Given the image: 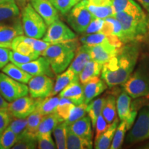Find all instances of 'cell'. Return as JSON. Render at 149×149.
Returning a JSON list of instances; mask_svg holds the SVG:
<instances>
[{
	"mask_svg": "<svg viewBox=\"0 0 149 149\" xmlns=\"http://www.w3.org/2000/svg\"><path fill=\"white\" fill-rule=\"evenodd\" d=\"M141 51L139 42L123 44L116 55L104 63L102 69V79L109 88L122 85L135 69Z\"/></svg>",
	"mask_w": 149,
	"mask_h": 149,
	"instance_id": "6da1fadb",
	"label": "cell"
},
{
	"mask_svg": "<svg viewBox=\"0 0 149 149\" xmlns=\"http://www.w3.org/2000/svg\"><path fill=\"white\" fill-rule=\"evenodd\" d=\"M122 25L124 44L146 40L149 31V17L144 10L137 13H117L114 15Z\"/></svg>",
	"mask_w": 149,
	"mask_h": 149,
	"instance_id": "7a4b0ae2",
	"label": "cell"
},
{
	"mask_svg": "<svg viewBox=\"0 0 149 149\" xmlns=\"http://www.w3.org/2000/svg\"><path fill=\"white\" fill-rule=\"evenodd\" d=\"M79 46L77 38L67 42L51 44L42 55L48 59L55 74L64 72L72 62Z\"/></svg>",
	"mask_w": 149,
	"mask_h": 149,
	"instance_id": "3957f363",
	"label": "cell"
},
{
	"mask_svg": "<svg viewBox=\"0 0 149 149\" xmlns=\"http://www.w3.org/2000/svg\"><path fill=\"white\" fill-rule=\"evenodd\" d=\"M123 89L132 98L149 97V55H142L139 63L128 79L122 84Z\"/></svg>",
	"mask_w": 149,
	"mask_h": 149,
	"instance_id": "277c9868",
	"label": "cell"
},
{
	"mask_svg": "<svg viewBox=\"0 0 149 149\" xmlns=\"http://www.w3.org/2000/svg\"><path fill=\"white\" fill-rule=\"evenodd\" d=\"M22 23L24 33L26 36L41 39L44 36L47 25L32 5L27 3L22 10Z\"/></svg>",
	"mask_w": 149,
	"mask_h": 149,
	"instance_id": "5b68a950",
	"label": "cell"
},
{
	"mask_svg": "<svg viewBox=\"0 0 149 149\" xmlns=\"http://www.w3.org/2000/svg\"><path fill=\"white\" fill-rule=\"evenodd\" d=\"M149 139V104L141 105L138 117L126 136V144H134Z\"/></svg>",
	"mask_w": 149,
	"mask_h": 149,
	"instance_id": "8992f818",
	"label": "cell"
},
{
	"mask_svg": "<svg viewBox=\"0 0 149 149\" xmlns=\"http://www.w3.org/2000/svg\"><path fill=\"white\" fill-rule=\"evenodd\" d=\"M93 18L87 7V0H81L67 14V22L77 33H85Z\"/></svg>",
	"mask_w": 149,
	"mask_h": 149,
	"instance_id": "52a82bcc",
	"label": "cell"
},
{
	"mask_svg": "<svg viewBox=\"0 0 149 149\" xmlns=\"http://www.w3.org/2000/svg\"><path fill=\"white\" fill-rule=\"evenodd\" d=\"M29 87L26 84L16 81L3 72H0V94L8 102L26 96Z\"/></svg>",
	"mask_w": 149,
	"mask_h": 149,
	"instance_id": "ba28073f",
	"label": "cell"
},
{
	"mask_svg": "<svg viewBox=\"0 0 149 149\" xmlns=\"http://www.w3.org/2000/svg\"><path fill=\"white\" fill-rule=\"evenodd\" d=\"M77 38V35L60 20H57L48 26L43 40L51 44L64 42Z\"/></svg>",
	"mask_w": 149,
	"mask_h": 149,
	"instance_id": "9c48e42d",
	"label": "cell"
},
{
	"mask_svg": "<svg viewBox=\"0 0 149 149\" xmlns=\"http://www.w3.org/2000/svg\"><path fill=\"white\" fill-rule=\"evenodd\" d=\"M30 95L33 98L51 96L54 87L53 77L42 74L33 76L28 83Z\"/></svg>",
	"mask_w": 149,
	"mask_h": 149,
	"instance_id": "30bf717a",
	"label": "cell"
},
{
	"mask_svg": "<svg viewBox=\"0 0 149 149\" xmlns=\"http://www.w3.org/2000/svg\"><path fill=\"white\" fill-rule=\"evenodd\" d=\"M37 99L24 96L8 104V109L14 118H27L36 110Z\"/></svg>",
	"mask_w": 149,
	"mask_h": 149,
	"instance_id": "8fae6325",
	"label": "cell"
},
{
	"mask_svg": "<svg viewBox=\"0 0 149 149\" xmlns=\"http://www.w3.org/2000/svg\"><path fill=\"white\" fill-rule=\"evenodd\" d=\"M91 59L104 64L116 55L119 48L111 42H107L94 46H88Z\"/></svg>",
	"mask_w": 149,
	"mask_h": 149,
	"instance_id": "7c38bea8",
	"label": "cell"
},
{
	"mask_svg": "<svg viewBox=\"0 0 149 149\" xmlns=\"http://www.w3.org/2000/svg\"><path fill=\"white\" fill-rule=\"evenodd\" d=\"M131 97L123 91L117 99V112L121 121H126L128 130L133 125L137 115L131 111Z\"/></svg>",
	"mask_w": 149,
	"mask_h": 149,
	"instance_id": "4fadbf2b",
	"label": "cell"
},
{
	"mask_svg": "<svg viewBox=\"0 0 149 149\" xmlns=\"http://www.w3.org/2000/svg\"><path fill=\"white\" fill-rule=\"evenodd\" d=\"M17 66L32 76L45 74L51 77H54L55 75V72L52 70L49 61L42 55L26 64L17 65Z\"/></svg>",
	"mask_w": 149,
	"mask_h": 149,
	"instance_id": "5bb4252c",
	"label": "cell"
},
{
	"mask_svg": "<svg viewBox=\"0 0 149 149\" xmlns=\"http://www.w3.org/2000/svg\"><path fill=\"white\" fill-rule=\"evenodd\" d=\"M31 4L49 26L59 19V13L50 0H31Z\"/></svg>",
	"mask_w": 149,
	"mask_h": 149,
	"instance_id": "9a60e30c",
	"label": "cell"
},
{
	"mask_svg": "<svg viewBox=\"0 0 149 149\" xmlns=\"http://www.w3.org/2000/svg\"><path fill=\"white\" fill-rule=\"evenodd\" d=\"M20 21V9L14 0H9L0 4V25L15 24Z\"/></svg>",
	"mask_w": 149,
	"mask_h": 149,
	"instance_id": "2e32d148",
	"label": "cell"
},
{
	"mask_svg": "<svg viewBox=\"0 0 149 149\" xmlns=\"http://www.w3.org/2000/svg\"><path fill=\"white\" fill-rule=\"evenodd\" d=\"M83 88L84 95V103L88 104L93 99L102 94L108 88V85L102 79L95 77L83 84Z\"/></svg>",
	"mask_w": 149,
	"mask_h": 149,
	"instance_id": "e0dca14e",
	"label": "cell"
},
{
	"mask_svg": "<svg viewBox=\"0 0 149 149\" xmlns=\"http://www.w3.org/2000/svg\"><path fill=\"white\" fill-rule=\"evenodd\" d=\"M24 30L22 21L15 24L0 25V44L8 46L11 48V42L16 37L23 35Z\"/></svg>",
	"mask_w": 149,
	"mask_h": 149,
	"instance_id": "ac0fdd59",
	"label": "cell"
},
{
	"mask_svg": "<svg viewBox=\"0 0 149 149\" xmlns=\"http://www.w3.org/2000/svg\"><path fill=\"white\" fill-rule=\"evenodd\" d=\"M59 97L68 99L74 105L83 104L84 102L83 84L79 79L72 81L59 93Z\"/></svg>",
	"mask_w": 149,
	"mask_h": 149,
	"instance_id": "d6986e66",
	"label": "cell"
},
{
	"mask_svg": "<svg viewBox=\"0 0 149 149\" xmlns=\"http://www.w3.org/2000/svg\"><path fill=\"white\" fill-rule=\"evenodd\" d=\"M80 42L87 46H94L104 42H111L119 48L122 47L123 44H124L117 37L114 35H107L101 32L83 35L80 38Z\"/></svg>",
	"mask_w": 149,
	"mask_h": 149,
	"instance_id": "ffe728a7",
	"label": "cell"
},
{
	"mask_svg": "<svg viewBox=\"0 0 149 149\" xmlns=\"http://www.w3.org/2000/svg\"><path fill=\"white\" fill-rule=\"evenodd\" d=\"M91 59L90 53L88 51V47L87 45L83 44L79 46L76 51L72 62L70 63L68 68L72 70L76 75L79 77L80 72L84 68L86 64Z\"/></svg>",
	"mask_w": 149,
	"mask_h": 149,
	"instance_id": "44dd1931",
	"label": "cell"
},
{
	"mask_svg": "<svg viewBox=\"0 0 149 149\" xmlns=\"http://www.w3.org/2000/svg\"><path fill=\"white\" fill-rule=\"evenodd\" d=\"M34 38L24 35L16 37L11 42V48L13 51L26 55H32L39 57L40 54L37 53L32 47V43Z\"/></svg>",
	"mask_w": 149,
	"mask_h": 149,
	"instance_id": "7402d4cb",
	"label": "cell"
},
{
	"mask_svg": "<svg viewBox=\"0 0 149 149\" xmlns=\"http://www.w3.org/2000/svg\"><path fill=\"white\" fill-rule=\"evenodd\" d=\"M91 121L88 116H84L74 122L71 125L68 126L72 132L83 138L92 140L93 131Z\"/></svg>",
	"mask_w": 149,
	"mask_h": 149,
	"instance_id": "603a6c76",
	"label": "cell"
},
{
	"mask_svg": "<svg viewBox=\"0 0 149 149\" xmlns=\"http://www.w3.org/2000/svg\"><path fill=\"white\" fill-rule=\"evenodd\" d=\"M118 118H115V120L110 124L109 128L105 132H104L97 139L95 140L94 146L96 149H108L111 147L112 141L114 137L115 130L119 125Z\"/></svg>",
	"mask_w": 149,
	"mask_h": 149,
	"instance_id": "cb8c5ba5",
	"label": "cell"
},
{
	"mask_svg": "<svg viewBox=\"0 0 149 149\" xmlns=\"http://www.w3.org/2000/svg\"><path fill=\"white\" fill-rule=\"evenodd\" d=\"M36 99V111L44 116L57 112V108L60 99L59 97L48 96L46 97Z\"/></svg>",
	"mask_w": 149,
	"mask_h": 149,
	"instance_id": "d4e9b609",
	"label": "cell"
},
{
	"mask_svg": "<svg viewBox=\"0 0 149 149\" xmlns=\"http://www.w3.org/2000/svg\"><path fill=\"white\" fill-rule=\"evenodd\" d=\"M101 33L107 35H114L118 37L124 44V33L121 23L115 17H109L104 19Z\"/></svg>",
	"mask_w": 149,
	"mask_h": 149,
	"instance_id": "484cf974",
	"label": "cell"
},
{
	"mask_svg": "<svg viewBox=\"0 0 149 149\" xmlns=\"http://www.w3.org/2000/svg\"><path fill=\"white\" fill-rule=\"evenodd\" d=\"M78 79L79 77L76 75L72 70L68 68L66 71L62 72L57 75L51 96H55L72 81Z\"/></svg>",
	"mask_w": 149,
	"mask_h": 149,
	"instance_id": "4316f807",
	"label": "cell"
},
{
	"mask_svg": "<svg viewBox=\"0 0 149 149\" xmlns=\"http://www.w3.org/2000/svg\"><path fill=\"white\" fill-rule=\"evenodd\" d=\"M66 148L68 149H91L93 141L84 139L74 134L69 128H67Z\"/></svg>",
	"mask_w": 149,
	"mask_h": 149,
	"instance_id": "83f0119b",
	"label": "cell"
},
{
	"mask_svg": "<svg viewBox=\"0 0 149 149\" xmlns=\"http://www.w3.org/2000/svg\"><path fill=\"white\" fill-rule=\"evenodd\" d=\"M103 64L91 59L86 64L79 75V80L81 84H84L91 79L95 77H99L102 72Z\"/></svg>",
	"mask_w": 149,
	"mask_h": 149,
	"instance_id": "f1b7e54d",
	"label": "cell"
},
{
	"mask_svg": "<svg viewBox=\"0 0 149 149\" xmlns=\"http://www.w3.org/2000/svg\"><path fill=\"white\" fill-rule=\"evenodd\" d=\"M1 70L3 73L7 74L12 79L22 83L28 84L29 80L33 77L32 75H31L13 63L7 64Z\"/></svg>",
	"mask_w": 149,
	"mask_h": 149,
	"instance_id": "f546056e",
	"label": "cell"
},
{
	"mask_svg": "<svg viewBox=\"0 0 149 149\" xmlns=\"http://www.w3.org/2000/svg\"><path fill=\"white\" fill-rule=\"evenodd\" d=\"M43 117H44V115L39 113L36 110L33 112L26 118L27 124L24 134L30 137L37 139L39 127H40Z\"/></svg>",
	"mask_w": 149,
	"mask_h": 149,
	"instance_id": "4dcf8cb0",
	"label": "cell"
},
{
	"mask_svg": "<svg viewBox=\"0 0 149 149\" xmlns=\"http://www.w3.org/2000/svg\"><path fill=\"white\" fill-rule=\"evenodd\" d=\"M117 113L116 97L113 95L106 97L102 108V114L109 124H111L116 118Z\"/></svg>",
	"mask_w": 149,
	"mask_h": 149,
	"instance_id": "1f68e13d",
	"label": "cell"
},
{
	"mask_svg": "<svg viewBox=\"0 0 149 149\" xmlns=\"http://www.w3.org/2000/svg\"><path fill=\"white\" fill-rule=\"evenodd\" d=\"M61 122H64V121L61 120L57 112L44 115L39 127L38 135L44 133H52L56 126Z\"/></svg>",
	"mask_w": 149,
	"mask_h": 149,
	"instance_id": "d6a6232c",
	"label": "cell"
},
{
	"mask_svg": "<svg viewBox=\"0 0 149 149\" xmlns=\"http://www.w3.org/2000/svg\"><path fill=\"white\" fill-rule=\"evenodd\" d=\"M115 14L117 13H137L143 10L134 0H112Z\"/></svg>",
	"mask_w": 149,
	"mask_h": 149,
	"instance_id": "836d02e7",
	"label": "cell"
},
{
	"mask_svg": "<svg viewBox=\"0 0 149 149\" xmlns=\"http://www.w3.org/2000/svg\"><path fill=\"white\" fill-rule=\"evenodd\" d=\"M105 97H100L95 100L94 101L91 102L87 104L86 111L88 114V117H90L91 124L93 128H95L97 120L100 114H102V108L105 101Z\"/></svg>",
	"mask_w": 149,
	"mask_h": 149,
	"instance_id": "e575fe53",
	"label": "cell"
},
{
	"mask_svg": "<svg viewBox=\"0 0 149 149\" xmlns=\"http://www.w3.org/2000/svg\"><path fill=\"white\" fill-rule=\"evenodd\" d=\"M67 128H68V126H67L65 121H64V122L59 123L53 130L57 148H66Z\"/></svg>",
	"mask_w": 149,
	"mask_h": 149,
	"instance_id": "d590c367",
	"label": "cell"
},
{
	"mask_svg": "<svg viewBox=\"0 0 149 149\" xmlns=\"http://www.w3.org/2000/svg\"><path fill=\"white\" fill-rule=\"evenodd\" d=\"M87 7L91 14L95 18L104 19L109 17H113L115 15L113 4L108 6H93L88 4L87 1Z\"/></svg>",
	"mask_w": 149,
	"mask_h": 149,
	"instance_id": "8d00e7d4",
	"label": "cell"
},
{
	"mask_svg": "<svg viewBox=\"0 0 149 149\" xmlns=\"http://www.w3.org/2000/svg\"><path fill=\"white\" fill-rule=\"evenodd\" d=\"M127 130L128 128L126 122L124 120L121 121V122L119 124L118 126H117L116 130H115L114 137H113L110 148L118 149L122 147Z\"/></svg>",
	"mask_w": 149,
	"mask_h": 149,
	"instance_id": "74e56055",
	"label": "cell"
},
{
	"mask_svg": "<svg viewBox=\"0 0 149 149\" xmlns=\"http://www.w3.org/2000/svg\"><path fill=\"white\" fill-rule=\"evenodd\" d=\"M17 139L18 136L8 127L0 135V149L12 148Z\"/></svg>",
	"mask_w": 149,
	"mask_h": 149,
	"instance_id": "f35d334b",
	"label": "cell"
},
{
	"mask_svg": "<svg viewBox=\"0 0 149 149\" xmlns=\"http://www.w3.org/2000/svg\"><path fill=\"white\" fill-rule=\"evenodd\" d=\"M74 107V104L65 97H60L59 102L57 108V113L63 121H66L69 116L70 111L72 108Z\"/></svg>",
	"mask_w": 149,
	"mask_h": 149,
	"instance_id": "ab89813d",
	"label": "cell"
},
{
	"mask_svg": "<svg viewBox=\"0 0 149 149\" xmlns=\"http://www.w3.org/2000/svg\"><path fill=\"white\" fill-rule=\"evenodd\" d=\"M81 0H50L55 8L62 15H66Z\"/></svg>",
	"mask_w": 149,
	"mask_h": 149,
	"instance_id": "60d3db41",
	"label": "cell"
},
{
	"mask_svg": "<svg viewBox=\"0 0 149 149\" xmlns=\"http://www.w3.org/2000/svg\"><path fill=\"white\" fill-rule=\"evenodd\" d=\"M86 107L87 104L84 103L79 104V105H74V107L72 108L70 111L68 119L65 121L67 126L71 125L74 122L81 119V117L86 116V113H87Z\"/></svg>",
	"mask_w": 149,
	"mask_h": 149,
	"instance_id": "b9f144b4",
	"label": "cell"
},
{
	"mask_svg": "<svg viewBox=\"0 0 149 149\" xmlns=\"http://www.w3.org/2000/svg\"><path fill=\"white\" fill-rule=\"evenodd\" d=\"M37 146V140L27 136L25 134H22L18 137L14 146L12 147L13 149H32L36 148Z\"/></svg>",
	"mask_w": 149,
	"mask_h": 149,
	"instance_id": "7bdbcfd3",
	"label": "cell"
},
{
	"mask_svg": "<svg viewBox=\"0 0 149 149\" xmlns=\"http://www.w3.org/2000/svg\"><path fill=\"white\" fill-rule=\"evenodd\" d=\"M37 148L40 149H54L56 145L52 138L51 133H44L37 135Z\"/></svg>",
	"mask_w": 149,
	"mask_h": 149,
	"instance_id": "ee69618b",
	"label": "cell"
},
{
	"mask_svg": "<svg viewBox=\"0 0 149 149\" xmlns=\"http://www.w3.org/2000/svg\"><path fill=\"white\" fill-rule=\"evenodd\" d=\"M38 58L37 57L32 55H26L23 54L19 53L14 51H10V61L15 65L26 64L34 59Z\"/></svg>",
	"mask_w": 149,
	"mask_h": 149,
	"instance_id": "f6af8a7d",
	"label": "cell"
},
{
	"mask_svg": "<svg viewBox=\"0 0 149 149\" xmlns=\"http://www.w3.org/2000/svg\"><path fill=\"white\" fill-rule=\"evenodd\" d=\"M13 118L8 108L0 109V135L8 127Z\"/></svg>",
	"mask_w": 149,
	"mask_h": 149,
	"instance_id": "bcb514c9",
	"label": "cell"
},
{
	"mask_svg": "<svg viewBox=\"0 0 149 149\" xmlns=\"http://www.w3.org/2000/svg\"><path fill=\"white\" fill-rule=\"evenodd\" d=\"M27 124V119L26 118H13L12 122H10V125L8 126L9 128H10L13 130V131L18 136V137L20 135L24 133L26 129V126Z\"/></svg>",
	"mask_w": 149,
	"mask_h": 149,
	"instance_id": "7dc6e473",
	"label": "cell"
},
{
	"mask_svg": "<svg viewBox=\"0 0 149 149\" xmlns=\"http://www.w3.org/2000/svg\"><path fill=\"white\" fill-rule=\"evenodd\" d=\"M110 124L107 122L105 118L103 117L102 114H100V116L98 117L95 126V140L98 138L100 135H102L104 132H105L109 128Z\"/></svg>",
	"mask_w": 149,
	"mask_h": 149,
	"instance_id": "c3c4849f",
	"label": "cell"
},
{
	"mask_svg": "<svg viewBox=\"0 0 149 149\" xmlns=\"http://www.w3.org/2000/svg\"><path fill=\"white\" fill-rule=\"evenodd\" d=\"M104 19L94 17L92 19V21L91 22V23L89 24L85 33L86 34H91V33L101 32V30L104 25Z\"/></svg>",
	"mask_w": 149,
	"mask_h": 149,
	"instance_id": "681fc988",
	"label": "cell"
},
{
	"mask_svg": "<svg viewBox=\"0 0 149 149\" xmlns=\"http://www.w3.org/2000/svg\"><path fill=\"white\" fill-rule=\"evenodd\" d=\"M50 45H51L50 43L45 42L44 40H40V39L35 38H34L32 43V47L34 51L37 53L40 54V55H42L43 52L45 51Z\"/></svg>",
	"mask_w": 149,
	"mask_h": 149,
	"instance_id": "f907efd6",
	"label": "cell"
},
{
	"mask_svg": "<svg viewBox=\"0 0 149 149\" xmlns=\"http://www.w3.org/2000/svg\"><path fill=\"white\" fill-rule=\"evenodd\" d=\"M10 48L0 46V70H1L10 61Z\"/></svg>",
	"mask_w": 149,
	"mask_h": 149,
	"instance_id": "816d5d0a",
	"label": "cell"
},
{
	"mask_svg": "<svg viewBox=\"0 0 149 149\" xmlns=\"http://www.w3.org/2000/svg\"><path fill=\"white\" fill-rule=\"evenodd\" d=\"M136 1L141 3V6L146 9L149 15V0H136Z\"/></svg>",
	"mask_w": 149,
	"mask_h": 149,
	"instance_id": "f5cc1de1",
	"label": "cell"
},
{
	"mask_svg": "<svg viewBox=\"0 0 149 149\" xmlns=\"http://www.w3.org/2000/svg\"><path fill=\"white\" fill-rule=\"evenodd\" d=\"M14 1L16 3V4L18 6V7L21 10H22L26 6V5L28 3L26 0H14Z\"/></svg>",
	"mask_w": 149,
	"mask_h": 149,
	"instance_id": "db71d44e",
	"label": "cell"
},
{
	"mask_svg": "<svg viewBox=\"0 0 149 149\" xmlns=\"http://www.w3.org/2000/svg\"><path fill=\"white\" fill-rule=\"evenodd\" d=\"M8 106V102L0 94V109L1 108H7Z\"/></svg>",
	"mask_w": 149,
	"mask_h": 149,
	"instance_id": "11a10c76",
	"label": "cell"
},
{
	"mask_svg": "<svg viewBox=\"0 0 149 149\" xmlns=\"http://www.w3.org/2000/svg\"><path fill=\"white\" fill-rule=\"evenodd\" d=\"M139 148H144V149H149V142L146 143V144H144L142 145V146H141V147H139Z\"/></svg>",
	"mask_w": 149,
	"mask_h": 149,
	"instance_id": "9f6ffc18",
	"label": "cell"
},
{
	"mask_svg": "<svg viewBox=\"0 0 149 149\" xmlns=\"http://www.w3.org/2000/svg\"><path fill=\"white\" fill-rule=\"evenodd\" d=\"M9 1V0H0V4H1V3L6 2V1Z\"/></svg>",
	"mask_w": 149,
	"mask_h": 149,
	"instance_id": "6f0895ef",
	"label": "cell"
},
{
	"mask_svg": "<svg viewBox=\"0 0 149 149\" xmlns=\"http://www.w3.org/2000/svg\"><path fill=\"white\" fill-rule=\"evenodd\" d=\"M146 40H147V42H148V44H149V31H148V35H147V37H146Z\"/></svg>",
	"mask_w": 149,
	"mask_h": 149,
	"instance_id": "680465c9",
	"label": "cell"
},
{
	"mask_svg": "<svg viewBox=\"0 0 149 149\" xmlns=\"http://www.w3.org/2000/svg\"><path fill=\"white\" fill-rule=\"evenodd\" d=\"M27 2H29V1H31V0H26Z\"/></svg>",
	"mask_w": 149,
	"mask_h": 149,
	"instance_id": "91938a15",
	"label": "cell"
}]
</instances>
